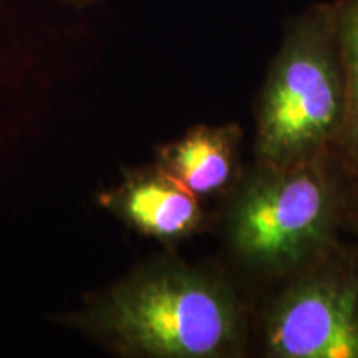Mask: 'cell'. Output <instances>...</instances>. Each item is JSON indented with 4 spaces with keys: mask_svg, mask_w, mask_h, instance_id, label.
<instances>
[{
    "mask_svg": "<svg viewBox=\"0 0 358 358\" xmlns=\"http://www.w3.org/2000/svg\"><path fill=\"white\" fill-rule=\"evenodd\" d=\"M69 322L120 357L245 358L252 292L217 264L168 252L90 299Z\"/></svg>",
    "mask_w": 358,
    "mask_h": 358,
    "instance_id": "cell-1",
    "label": "cell"
},
{
    "mask_svg": "<svg viewBox=\"0 0 358 358\" xmlns=\"http://www.w3.org/2000/svg\"><path fill=\"white\" fill-rule=\"evenodd\" d=\"M358 224V182L338 155L245 169L226 196L221 226L241 282L256 292L295 274Z\"/></svg>",
    "mask_w": 358,
    "mask_h": 358,
    "instance_id": "cell-2",
    "label": "cell"
},
{
    "mask_svg": "<svg viewBox=\"0 0 358 358\" xmlns=\"http://www.w3.org/2000/svg\"><path fill=\"white\" fill-rule=\"evenodd\" d=\"M345 122V82L334 2L287 20L254 108V164L287 166L337 150Z\"/></svg>",
    "mask_w": 358,
    "mask_h": 358,
    "instance_id": "cell-3",
    "label": "cell"
},
{
    "mask_svg": "<svg viewBox=\"0 0 358 358\" xmlns=\"http://www.w3.org/2000/svg\"><path fill=\"white\" fill-rule=\"evenodd\" d=\"M358 358V248L343 239L252 292L250 357Z\"/></svg>",
    "mask_w": 358,
    "mask_h": 358,
    "instance_id": "cell-4",
    "label": "cell"
},
{
    "mask_svg": "<svg viewBox=\"0 0 358 358\" xmlns=\"http://www.w3.org/2000/svg\"><path fill=\"white\" fill-rule=\"evenodd\" d=\"M100 203L136 234L168 248L201 234L209 222L204 199L156 161L127 169L118 186L101 192Z\"/></svg>",
    "mask_w": 358,
    "mask_h": 358,
    "instance_id": "cell-5",
    "label": "cell"
},
{
    "mask_svg": "<svg viewBox=\"0 0 358 358\" xmlns=\"http://www.w3.org/2000/svg\"><path fill=\"white\" fill-rule=\"evenodd\" d=\"M244 140L239 123L194 124L182 136L156 150V163L201 199L226 198L245 169L241 163Z\"/></svg>",
    "mask_w": 358,
    "mask_h": 358,
    "instance_id": "cell-6",
    "label": "cell"
},
{
    "mask_svg": "<svg viewBox=\"0 0 358 358\" xmlns=\"http://www.w3.org/2000/svg\"><path fill=\"white\" fill-rule=\"evenodd\" d=\"M334 22L345 82V122L335 153L358 182V0H335Z\"/></svg>",
    "mask_w": 358,
    "mask_h": 358,
    "instance_id": "cell-7",
    "label": "cell"
},
{
    "mask_svg": "<svg viewBox=\"0 0 358 358\" xmlns=\"http://www.w3.org/2000/svg\"><path fill=\"white\" fill-rule=\"evenodd\" d=\"M62 2H65V3H71V6H78V7H82V6H87V3L95 2V0H62Z\"/></svg>",
    "mask_w": 358,
    "mask_h": 358,
    "instance_id": "cell-8",
    "label": "cell"
},
{
    "mask_svg": "<svg viewBox=\"0 0 358 358\" xmlns=\"http://www.w3.org/2000/svg\"><path fill=\"white\" fill-rule=\"evenodd\" d=\"M353 234H355L357 236V248H358V224H357V227H355V231H353Z\"/></svg>",
    "mask_w": 358,
    "mask_h": 358,
    "instance_id": "cell-9",
    "label": "cell"
}]
</instances>
